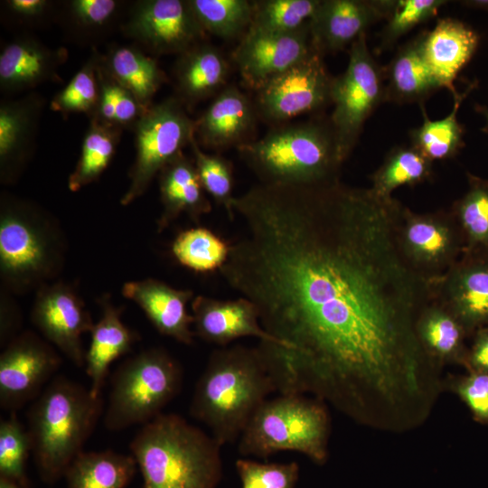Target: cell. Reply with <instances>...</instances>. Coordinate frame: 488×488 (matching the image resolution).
I'll use <instances>...</instances> for the list:
<instances>
[{
	"label": "cell",
	"instance_id": "836d02e7",
	"mask_svg": "<svg viewBox=\"0 0 488 488\" xmlns=\"http://www.w3.org/2000/svg\"><path fill=\"white\" fill-rule=\"evenodd\" d=\"M433 162L412 145H398L385 156L371 176L370 189L378 196L392 197L401 186H413L431 178Z\"/></svg>",
	"mask_w": 488,
	"mask_h": 488
},
{
	"label": "cell",
	"instance_id": "8d00e7d4",
	"mask_svg": "<svg viewBox=\"0 0 488 488\" xmlns=\"http://www.w3.org/2000/svg\"><path fill=\"white\" fill-rule=\"evenodd\" d=\"M230 250V243L201 226L180 232L171 246L173 256L182 266L200 273L220 271Z\"/></svg>",
	"mask_w": 488,
	"mask_h": 488
},
{
	"label": "cell",
	"instance_id": "5bb4252c",
	"mask_svg": "<svg viewBox=\"0 0 488 488\" xmlns=\"http://www.w3.org/2000/svg\"><path fill=\"white\" fill-rule=\"evenodd\" d=\"M61 364L57 352L36 333H18L0 355L1 408L16 412L36 399Z\"/></svg>",
	"mask_w": 488,
	"mask_h": 488
},
{
	"label": "cell",
	"instance_id": "9c48e42d",
	"mask_svg": "<svg viewBox=\"0 0 488 488\" xmlns=\"http://www.w3.org/2000/svg\"><path fill=\"white\" fill-rule=\"evenodd\" d=\"M383 102L384 70L373 58L366 33H362L350 46L346 70L332 81L330 123L343 162L354 148L365 121Z\"/></svg>",
	"mask_w": 488,
	"mask_h": 488
},
{
	"label": "cell",
	"instance_id": "816d5d0a",
	"mask_svg": "<svg viewBox=\"0 0 488 488\" xmlns=\"http://www.w3.org/2000/svg\"><path fill=\"white\" fill-rule=\"evenodd\" d=\"M0 488H24L12 481L0 477Z\"/></svg>",
	"mask_w": 488,
	"mask_h": 488
},
{
	"label": "cell",
	"instance_id": "277c9868",
	"mask_svg": "<svg viewBox=\"0 0 488 488\" xmlns=\"http://www.w3.org/2000/svg\"><path fill=\"white\" fill-rule=\"evenodd\" d=\"M103 398L64 376L50 380L30 406L27 431L40 478L53 484L84 450L103 413Z\"/></svg>",
	"mask_w": 488,
	"mask_h": 488
},
{
	"label": "cell",
	"instance_id": "ee69618b",
	"mask_svg": "<svg viewBox=\"0 0 488 488\" xmlns=\"http://www.w3.org/2000/svg\"><path fill=\"white\" fill-rule=\"evenodd\" d=\"M446 3V0H394L380 33L379 51L390 49L401 36L435 17Z\"/></svg>",
	"mask_w": 488,
	"mask_h": 488
},
{
	"label": "cell",
	"instance_id": "f6af8a7d",
	"mask_svg": "<svg viewBox=\"0 0 488 488\" xmlns=\"http://www.w3.org/2000/svg\"><path fill=\"white\" fill-rule=\"evenodd\" d=\"M236 469L242 488H295L299 467L291 463H258L239 458Z\"/></svg>",
	"mask_w": 488,
	"mask_h": 488
},
{
	"label": "cell",
	"instance_id": "603a6c76",
	"mask_svg": "<svg viewBox=\"0 0 488 488\" xmlns=\"http://www.w3.org/2000/svg\"><path fill=\"white\" fill-rule=\"evenodd\" d=\"M256 117L254 103L237 87L227 86L195 120L197 143L216 151L238 147L247 142Z\"/></svg>",
	"mask_w": 488,
	"mask_h": 488
},
{
	"label": "cell",
	"instance_id": "f35d334b",
	"mask_svg": "<svg viewBox=\"0 0 488 488\" xmlns=\"http://www.w3.org/2000/svg\"><path fill=\"white\" fill-rule=\"evenodd\" d=\"M319 3L320 0L252 1L249 29L273 33L295 32L311 19Z\"/></svg>",
	"mask_w": 488,
	"mask_h": 488
},
{
	"label": "cell",
	"instance_id": "7c38bea8",
	"mask_svg": "<svg viewBox=\"0 0 488 488\" xmlns=\"http://www.w3.org/2000/svg\"><path fill=\"white\" fill-rule=\"evenodd\" d=\"M323 58L314 47L304 59L256 90L253 103L257 116L269 123L285 124L331 104L333 77Z\"/></svg>",
	"mask_w": 488,
	"mask_h": 488
},
{
	"label": "cell",
	"instance_id": "c3c4849f",
	"mask_svg": "<svg viewBox=\"0 0 488 488\" xmlns=\"http://www.w3.org/2000/svg\"><path fill=\"white\" fill-rule=\"evenodd\" d=\"M469 362L474 371L488 373V329L478 333L469 355Z\"/></svg>",
	"mask_w": 488,
	"mask_h": 488
},
{
	"label": "cell",
	"instance_id": "3957f363",
	"mask_svg": "<svg viewBox=\"0 0 488 488\" xmlns=\"http://www.w3.org/2000/svg\"><path fill=\"white\" fill-rule=\"evenodd\" d=\"M221 446L180 415L161 413L130 443L143 488H217Z\"/></svg>",
	"mask_w": 488,
	"mask_h": 488
},
{
	"label": "cell",
	"instance_id": "bcb514c9",
	"mask_svg": "<svg viewBox=\"0 0 488 488\" xmlns=\"http://www.w3.org/2000/svg\"><path fill=\"white\" fill-rule=\"evenodd\" d=\"M456 390L474 417L488 423V373L474 371L457 384Z\"/></svg>",
	"mask_w": 488,
	"mask_h": 488
},
{
	"label": "cell",
	"instance_id": "8fae6325",
	"mask_svg": "<svg viewBox=\"0 0 488 488\" xmlns=\"http://www.w3.org/2000/svg\"><path fill=\"white\" fill-rule=\"evenodd\" d=\"M398 239L409 266L436 284L460 258L464 238L451 210L419 213L402 206Z\"/></svg>",
	"mask_w": 488,
	"mask_h": 488
},
{
	"label": "cell",
	"instance_id": "8992f818",
	"mask_svg": "<svg viewBox=\"0 0 488 488\" xmlns=\"http://www.w3.org/2000/svg\"><path fill=\"white\" fill-rule=\"evenodd\" d=\"M329 434L330 418L322 399L279 394L257 409L239 439L238 450L243 456L264 459L280 451H295L324 464Z\"/></svg>",
	"mask_w": 488,
	"mask_h": 488
},
{
	"label": "cell",
	"instance_id": "ac0fdd59",
	"mask_svg": "<svg viewBox=\"0 0 488 488\" xmlns=\"http://www.w3.org/2000/svg\"><path fill=\"white\" fill-rule=\"evenodd\" d=\"M434 291L466 332L488 324V254L463 253Z\"/></svg>",
	"mask_w": 488,
	"mask_h": 488
},
{
	"label": "cell",
	"instance_id": "7a4b0ae2",
	"mask_svg": "<svg viewBox=\"0 0 488 488\" xmlns=\"http://www.w3.org/2000/svg\"><path fill=\"white\" fill-rule=\"evenodd\" d=\"M276 385L257 347H222L211 352L196 382L189 412L222 446L239 439Z\"/></svg>",
	"mask_w": 488,
	"mask_h": 488
},
{
	"label": "cell",
	"instance_id": "b9f144b4",
	"mask_svg": "<svg viewBox=\"0 0 488 488\" xmlns=\"http://www.w3.org/2000/svg\"><path fill=\"white\" fill-rule=\"evenodd\" d=\"M32 454L30 436L16 412L0 421V477L29 488L26 464Z\"/></svg>",
	"mask_w": 488,
	"mask_h": 488
},
{
	"label": "cell",
	"instance_id": "f1b7e54d",
	"mask_svg": "<svg viewBox=\"0 0 488 488\" xmlns=\"http://www.w3.org/2000/svg\"><path fill=\"white\" fill-rule=\"evenodd\" d=\"M99 63L145 109L154 104V96L166 81V76L156 60L134 45L117 44L109 47L106 53H99Z\"/></svg>",
	"mask_w": 488,
	"mask_h": 488
},
{
	"label": "cell",
	"instance_id": "83f0119b",
	"mask_svg": "<svg viewBox=\"0 0 488 488\" xmlns=\"http://www.w3.org/2000/svg\"><path fill=\"white\" fill-rule=\"evenodd\" d=\"M424 34L422 32L402 45L383 68L386 101L421 105L441 89L423 55Z\"/></svg>",
	"mask_w": 488,
	"mask_h": 488
},
{
	"label": "cell",
	"instance_id": "d6a6232c",
	"mask_svg": "<svg viewBox=\"0 0 488 488\" xmlns=\"http://www.w3.org/2000/svg\"><path fill=\"white\" fill-rule=\"evenodd\" d=\"M476 82H472L464 92H454V104L451 112L444 118L431 120L420 105L423 121L413 128L410 140L413 146L418 149L432 162L455 157L464 146V127L459 123L457 114L460 106L468 94L475 88Z\"/></svg>",
	"mask_w": 488,
	"mask_h": 488
},
{
	"label": "cell",
	"instance_id": "d6986e66",
	"mask_svg": "<svg viewBox=\"0 0 488 488\" xmlns=\"http://www.w3.org/2000/svg\"><path fill=\"white\" fill-rule=\"evenodd\" d=\"M194 333L222 347L241 337L253 336L259 342L277 344L261 326L252 302L245 297L221 300L197 296L192 300Z\"/></svg>",
	"mask_w": 488,
	"mask_h": 488
},
{
	"label": "cell",
	"instance_id": "4fadbf2b",
	"mask_svg": "<svg viewBox=\"0 0 488 488\" xmlns=\"http://www.w3.org/2000/svg\"><path fill=\"white\" fill-rule=\"evenodd\" d=\"M120 30L154 55H179L206 37L188 0L136 1Z\"/></svg>",
	"mask_w": 488,
	"mask_h": 488
},
{
	"label": "cell",
	"instance_id": "e0dca14e",
	"mask_svg": "<svg viewBox=\"0 0 488 488\" xmlns=\"http://www.w3.org/2000/svg\"><path fill=\"white\" fill-rule=\"evenodd\" d=\"M394 0H320L309 20L313 46L323 55L351 44L375 23L387 19Z\"/></svg>",
	"mask_w": 488,
	"mask_h": 488
},
{
	"label": "cell",
	"instance_id": "4316f807",
	"mask_svg": "<svg viewBox=\"0 0 488 488\" xmlns=\"http://www.w3.org/2000/svg\"><path fill=\"white\" fill-rule=\"evenodd\" d=\"M230 73V64L215 46L200 42L178 55L174 68L176 97L184 107L221 92Z\"/></svg>",
	"mask_w": 488,
	"mask_h": 488
},
{
	"label": "cell",
	"instance_id": "60d3db41",
	"mask_svg": "<svg viewBox=\"0 0 488 488\" xmlns=\"http://www.w3.org/2000/svg\"><path fill=\"white\" fill-rule=\"evenodd\" d=\"M99 99L90 120L117 127H134L146 110L125 88L114 80L99 62Z\"/></svg>",
	"mask_w": 488,
	"mask_h": 488
},
{
	"label": "cell",
	"instance_id": "4dcf8cb0",
	"mask_svg": "<svg viewBox=\"0 0 488 488\" xmlns=\"http://www.w3.org/2000/svg\"><path fill=\"white\" fill-rule=\"evenodd\" d=\"M466 333L459 320L436 296L423 309L417 323L419 342L438 366L462 357Z\"/></svg>",
	"mask_w": 488,
	"mask_h": 488
},
{
	"label": "cell",
	"instance_id": "52a82bcc",
	"mask_svg": "<svg viewBox=\"0 0 488 488\" xmlns=\"http://www.w3.org/2000/svg\"><path fill=\"white\" fill-rule=\"evenodd\" d=\"M183 380L181 364L164 348L127 358L111 376L104 427L117 432L146 424L180 393Z\"/></svg>",
	"mask_w": 488,
	"mask_h": 488
},
{
	"label": "cell",
	"instance_id": "681fc988",
	"mask_svg": "<svg viewBox=\"0 0 488 488\" xmlns=\"http://www.w3.org/2000/svg\"><path fill=\"white\" fill-rule=\"evenodd\" d=\"M460 3L467 8L488 11V0H465Z\"/></svg>",
	"mask_w": 488,
	"mask_h": 488
},
{
	"label": "cell",
	"instance_id": "cb8c5ba5",
	"mask_svg": "<svg viewBox=\"0 0 488 488\" xmlns=\"http://www.w3.org/2000/svg\"><path fill=\"white\" fill-rule=\"evenodd\" d=\"M480 42L479 34L465 23L455 18L439 19L423 39V55L440 88L452 94L456 91L454 81L471 61Z\"/></svg>",
	"mask_w": 488,
	"mask_h": 488
},
{
	"label": "cell",
	"instance_id": "7dc6e473",
	"mask_svg": "<svg viewBox=\"0 0 488 488\" xmlns=\"http://www.w3.org/2000/svg\"><path fill=\"white\" fill-rule=\"evenodd\" d=\"M7 14L23 24H40L54 11L49 0H6L3 2Z\"/></svg>",
	"mask_w": 488,
	"mask_h": 488
},
{
	"label": "cell",
	"instance_id": "f907efd6",
	"mask_svg": "<svg viewBox=\"0 0 488 488\" xmlns=\"http://www.w3.org/2000/svg\"><path fill=\"white\" fill-rule=\"evenodd\" d=\"M475 109L478 113L483 115L485 120L484 127L483 130L488 133V107L476 105Z\"/></svg>",
	"mask_w": 488,
	"mask_h": 488
},
{
	"label": "cell",
	"instance_id": "9a60e30c",
	"mask_svg": "<svg viewBox=\"0 0 488 488\" xmlns=\"http://www.w3.org/2000/svg\"><path fill=\"white\" fill-rule=\"evenodd\" d=\"M31 320L74 365L84 368L86 352L81 336L90 333L94 323L74 287L63 282L39 287Z\"/></svg>",
	"mask_w": 488,
	"mask_h": 488
},
{
	"label": "cell",
	"instance_id": "5b68a950",
	"mask_svg": "<svg viewBox=\"0 0 488 488\" xmlns=\"http://www.w3.org/2000/svg\"><path fill=\"white\" fill-rule=\"evenodd\" d=\"M237 148L259 183L267 184L330 181L339 178L344 163L330 120L279 125Z\"/></svg>",
	"mask_w": 488,
	"mask_h": 488
},
{
	"label": "cell",
	"instance_id": "7402d4cb",
	"mask_svg": "<svg viewBox=\"0 0 488 488\" xmlns=\"http://www.w3.org/2000/svg\"><path fill=\"white\" fill-rule=\"evenodd\" d=\"M63 48H50L30 36L5 44L0 53V89L14 94L60 80L59 68L66 61Z\"/></svg>",
	"mask_w": 488,
	"mask_h": 488
},
{
	"label": "cell",
	"instance_id": "f546056e",
	"mask_svg": "<svg viewBox=\"0 0 488 488\" xmlns=\"http://www.w3.org/2000/svg\"><path fill=\"white\" fill-rule=\"evenodd\" d=\"M138 469L132 455L112 450L80 454L67 469V488H126Z\"/></svg>",
	"mask_w": 488,
	"mask_h": 488
},
{
	"label": "cell",
	"instance_id": "484cf974",
	"mask_svg": "<svg viewBox=\"0 0 488 488\" xmlns=\"http://www.w3.org/2000/svg\"><path fill=\"white\" fill-rule=\"evenodd\" d=\"M99 305L101 316L90 331L91 342L86 352L84 366L91 382L89 389L95 396H102L110 364L130 352L139 340L136 333L123 323L122 308L116 306L105 296L99 299Z\"/></svg>",
	"mask_w": 488,
	"mask_h": 488
},
{
	"label": "cell",
	"instance_id": "6da1fadb",
	"mask_svg": "<svg viewBox=\"0 0 488 488\" xmlns=\"http://www.w3.org/2000/svg\"><path fill=\"white\" fill-rule=\"evenodd\" d=\"M231 205L243 232L220 272L277 342L257 346L277 391L377 428L431 408L438 367L417 323L434 284L401 252L403 204L336 178L259 183Z\"/></svg>",
	"mask_w": 488,
	"mask_h": 488
},
{
	"label": "cell",
	"instance_id": "74e56055",
	"mask_svg": "<svg viewBox=\"0 0 488 488\" xmlns=\"http://www.w3.org/2000/svg\"><path fill=\"white\" fill-rule=\"evenodd\" d=\"M189 5L206 33L232 39L244 35L252 19V1L188 0Z\"/></svg>",
	"mask_w": 488,
	"mask_h": 488
},
{
	"label": "cell",
	"instance_id": "7bdbcfd3",
	"mask_svg": "<svg viewBox=\"0 0 488 488\" xmlns=\"http://www.w3.org/2000/svg\"><path fill=\"white\" fill-rule=\"evenodd\" d=\"M190 147L202 184L212 199L221 205L230 220L234 219L231 203L234 196L233 168L231 163L223 156L205 153L194 137Z\"/></svg>",
	"mask_w": 488,
	"mask_h": 488
},
{
	"label": "cell",
	"instance_id": "ab89813d",
	"mask_svg": "<svg viewBox=\"0 0 488 488\" xmlns=\"http://www.w3.org/2000/svg\"><path fill=\"white\" fill-rule=\"evenodd\" d=\"M99 53L93 49L84 65L52 98L51 109L63 116L84 113L90 118L99 99Z\"/></svg>",
	"mask_w": 488,
	"mask_h": 488
},
{
	"label": "cell",
	"instance_id": "30bf717a",
	"mask_svg": "<svg viewBox=\"0 0 488 488\" xmlns=\"http://www.w3.org/2000/svg\"><path fill=\"white\" fill-rule=\"evenodd\" d=\"M136 157L129 186L120 200L128 205L143 195L162 168L190 145L195 137V120L175 97L149 107L135 124Z\"/></svg>",
	"mask_w": 488,
	"mask_h": 488
},
{
	"label": "cell",
	"instance_id": "d590c367",
	"mask_svg": "<svg viewBox=\"0 0 488 488\" xmlns=\"http://www.w3.org/2000/svg\"><path fill=\"white\" fill-rule=\"evenodd\" d=\"M468 189L451 207L460 227L464 253L488 254V181L467 174Z\"/></svg>",
	"mask_w": 488,
	"mask_h": 488
},
{
	"label": "cell",
	"instance_id": "2e32d148",
	"mask_svg": "<svg viewBox=\"0 0 488 488\" xmlns=\"http://www.w3.org/2000/svg\"><path fill=\"white\" fill-rule=\"evenodd\" d=\"M309 21L300 29L273 33L248 29L232 52V60L245 84L258 90L312 50Z\"/></svg>",
	"mask_w": 488,
	"mask_h": 488
},
{
	"label": "cell",
	"instance_id": "44dd1931",
	"mask_svg": "<svg viewBox=\"0 0 488 488\" xmlns=\"http://www.w3.org/2000/svg\"><path fill=\"white\" fill-rule=\"evenodd\" d=\"M122 294L145 312L161 334L183 344L193 343V317L187 310L188 303L193 299L192 290L176 289L158 279L145 278L125 283Z\"/></svg>",
	"mask_w": 488,
	"mask_h": 488
},
{
	"label": "cell",
	"instance_id": "ffe728a7",
	"mask_svg": "<svg viewBox=\"0 0 488 488\" xmlns=\"http://www.w3.org/2000/svg\"><path fill=\"white\" fill-rule=\"evenodd\" d=\"M44 99L30 93L0 104V173L5 183L14 182L34 149Z\"/></svg>",
	"mask_w": 488,
	"mask_h": 488
},
{
	"label": "cell",
	"instance_id": "ba28073f",
	"mask_svg": "<svg viewBox=\"0 0 488 488\" xmlns=\"http://www.w3.org/2000/svg\"><path fill=\"white\" fill-rule=\"evenodd\" d=\"M55 228L29 203L5 196L0 212V268L4 283L24 292L45 285L61 265Z\"/></svg>",
	"mask_w": 488,
	"mask_h": 488
},
{
	"label": "cell",
	"instance_id": "e575fe53",
	"mask_svg": "<svg viewBox=\"0 0 488 488\" xmlns=\"http://www.w3.org/2000/svg\"><path fill=\"white\" fill-rule=\"evenodd\" d=\"M122 129L90 120L82 141L81 151L68 187L78 192L95 182L111 162L120 140Z\"/></svg>",
	"mask_w": 488,
	"mask_h": 488
},
{
	"label": "cell",
	"instance_id": "d4e9b609",
	"mask_svg": "<svg viewBox=\"0 0 488 488\" xmlns=\"http://www.w3.org/2000/svg\"><path fill=\"white\" fill-rule=\"evenodd\" d=\"M163 211L157 220L162 232L181 214H186L196 224L211 211L192 157L183 152L167 163L158 174Z\"/></svg>",
	"mask_w": 488,
	"mask_h": 488
},
{
	"label": "cell",
	"instance_id": "1f68e13d",
	"mask_svg": "<svg viewBox=\"0 0 488 488\" xmlns=\"http://www.w3.org/2000/svg\"><path fill=\"white\" fill-rule=\"evenodd\" d=\"M125 5L118 0H70L63 3L61 18L71 38L90 44L120 28Z\"/></svg>",
	"mask_w": 488,
	"mask_h": 488
}]
</instances>
